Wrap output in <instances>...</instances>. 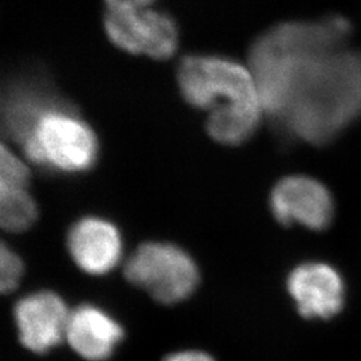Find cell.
Returning <instances> with one entry per match:
<instances>
[{
  "instance_id": "e0dca14e",
  "label": "cell",
  "mask_w": 361,
  "mask_h": 361,
  "mask_svg": "<svg viewBox=\"0 0 361 361\" xmlns=\"http://www.w3.org/2000/svg\"><path fill=\"white\" fill-rule=\"evenodd\" d=\"M164 361H214L209 355L198 350H185L170 355Z\"/></svg>"
},
{
  "instance_id": "ba28073f",
  "label": "cell",
  "mask_w": 361,
  "mask_h": 361,
  "mask_svg": "<svg viewBox=\"0 0 361 361\" xmlns=\"http://www.w3.org/2000/svg\"><path fill=\"white\" fill-rule=\"evenodd\" d=\"M68 310L61 297L39 292L19 300L13 308L20 343L35 353L54 348L65 337Z\"/></svg>"
},
{
  "instance_id": "9c48e42d",
  "label": "cell",
  "mask_w": 361,
  "mask_h": 361,
  "mask_svg": "<svg viewBox=\"0 0 361 361\" xmlns=\"http://www.w3.org/2000/svg\"><path fill=\"white\" fill-rule=\"evenodd\" d=\"M63 102L47 82L38 77H20L7 86L1 106L4 134L15 142L25 141L39 118L54 106Z\"/></svg>"
},
{
  "instance_id": "6da1fadb",
  "label": "cell",
  "mask_w": 361,
  "mask_h": 361,
  "mask_svg": "<svg viewBox=\"0 0 361 361\" xmlns=\"http://www.w3.org/2000/svg\"><path fill=\"white\" fill-rule=\"evenodd\" d=\"M341 16L285 23L250 52L264 111L290 137L328 142L361 116V50L348 47Z\"/></svg>"
},
{
  "instance_id": "5bb4252c",
  "label": "cell",
  "mask_w": 361,
  "mask_h": 361,
  "mask_svg": "<svg viewBox=\"0 0 361 361\" xmlns=\"http://www.w3.org/2000/svg\"><path fill=\"white\" fill-rule=\"evenodd\" d=\"M30 171L23 161L7 146H1L0 157V188H27Z\"/></svg>"
},
{
  "instance_id": "277c9868",
  "label": "cell",
  "mask_w": 361,
  "mask_h": 361,
  "mask_svg": "<svg viewBox=\"0 0 361 361\" xmlns=\"http://www.w3.org/2000/svg\"><path fill=\"white\" fill-rule=\"evenodd\" d=\"M125 277L157 301L174 304L192 295L198 283V269L178 246L147 243L130 256Z\"/></svg>"
},
{
  "instance_id": "30bf717a",
  "label": "cell",
  "mask_w": 361,
  "mask_h": 361,
  "mask_svg": "<svg viewBox=\"0 0 361 361\" xmlns=\"http://www.w3.org/2000/svg\"><path fill=\"white\" fill-rule=\"evenodd\" d=\"M70 256L89 274H104L116 268L122 241L116 226L98 217H85L73 225L67 237Z\"/></svg>"
},
{
  "instance_id": "8fae6325",
  "label": "cell",
  "mask_w": 361,
  "mask_h": 361,
  "mask_svg": "<svg viewBox=\"0 0 361 361\" xmlns=\"http://www.w3.org/2000/svg\"><path fill=\"white\" fill-rule=\"evenodd\" d=\"M122 335L121 325L97 307L86 304L68 313L65 338L73 350L86 360H106Z\"/></svg>"
},
{
  "instance_id": "5b68a950",
  "label": "cell",
  "mask_w": 361,
  "mask_h": 361,
  "mask_svg": "<svg viewBox=\"0 0 361 361\" xmlns=\"http://www.w3.org/2000/svg\"><path fill=\"white\" fill-rule=\"evenodd\" d=\"M109 39L123 51L169 59L178 46V28L168 13L152 8L141 11H111L104 15Z\"/></svg>"
},
{
  "instance_id": "4fadbf2b",
  "label": "cell",
  "mask_w": 361,
  "mask_h": 361,
  "mask_svg": "<svg viewBox=\"0 0 361 361\" xmlns=\"http://www.w3.org/2000/svg\"><path fill=\"white\" fill-rule=\"evenodd\" d=\"M38 209L27 188H0V222L8 232H23L37 219Z\"/></svg>"
},
{
  "instance_id": "2e32d148",
  "label": "cell",
  "mask_w": 361,
  "mask_h": 361,
  "mask_svg": "<svg viewBox=\"0 0 361 361\" xmlns=\"http://www.w3.org/2000/svg\"><path fill=\"white\" fill-rule=\"evenodd\" d=\"M155 0H104L107 10L111 11H141L152 8Z\"/></svg>"
},
{
  "instance_id": "52a82bcc",
  "label": "cell",
  "mask_w": 361,
  "mask_h": 361,
  "mask_svg": "<svg viewBox=\"0 0 361 361\" xmlns=\"http://www.w3.org/2000/svg\"><path fill=\"white\" fill-rule=\"evenodd\" d=\"M289 295L305 319L329 320L338 314L345 300L341 274L325 262H305L288 277Z\"/></svg>"
},
{
  "instance_id": "7c38bea8",
  "label": "cell",
  "mask_w": 361,
  "mask_h": 361,
  "mask_svg": "<svg viewBox=\"0 0 361 361\" xmlns=\"http://www.w3.org/2000/svg\"><path fill=\"white\" fill-rule=\"evenodd\" d=\"M261 109H231L210 113L207 129L209 135L222 145H240L249 140L257 130Z\"/></svg>"
},
{
  "instance_id": "7a4b0ae2",
  "label": "cell",
  "mask_w": 361,
  "mask_h": 361,
  "mask_svg": "<svg viewBox=\"0 0 361 361\" xmlns=\"http://www.w3.org/2000/svg\"><path fill=\"white\" fill-rule=\"evenodd\" d=\"M20 146L34 165L62 173L87 171L98 157L94 131L65 102L40 116Z\"/></svg>"
},
{
  "instance_id": "9a60e30c",
  "label": "cell",
  "mask_w": 361,
  "mask_h": 361,
  "mask_svg": "<svg viewBox=\"0 0 361 361\" xmlns=\"http://www.w3.org/2000/svg\"><path fill=\"white\" fill-rule=\"evenodd\" d=\"M22 271L23 265L20 258L3 244L0 249V289L3 293L11 292L16 288Z\"/></svg>"
},
{
  "instance_id": "3957f363",
  "label": "cell",
  "mask_w": 361,
  "mask_h": 361,
  "mask_svg": "<svg viewBox=\"0 0 361 361\" xmlns=\"http://www.w3.org/2000/svg\"><path fill=\"white\" fill-rule=\"evenodd\" d=\"M178 85L188 104L219 111L261 109L257 82L252 70L222 56H186L178 67Z\"/></svg>"
},
{
  "instance_id": "8992f818",
  "label": "cell",
  "mask_w": 361,
  "mask_h": 361,
  "mask_svg": "<svg viewBox=\"0 0 361 361\" xmlns=\"http://www.w3.org/2000/svg\"><path fill=\"white\" fill-rule=\"evenodd\" d=\"M271 210L285 226L301 225L310 231L326 229L335 219V198L322 180L295 174L279 180L271 193Z\"/></svg>"
}]
</instances>
